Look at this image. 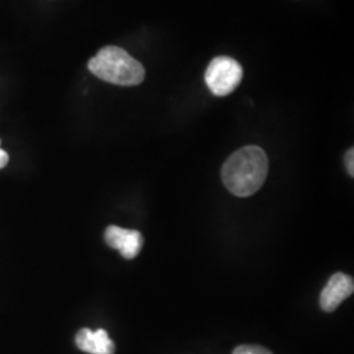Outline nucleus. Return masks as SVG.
Masks as SVG:
<instances>
[{
    "label": "nucleus",
    "mask_w": 354,
    "mask_h": 354,
    "mask_svg": "<svg viewBox=\"0 0 354 354\" xmlns=\"http://www.w3.org/2000/svg\"><path fill=\"white\" fill-rule=\"evenodd\" d=\"M76 345L80 351L89 354H114L115 345L105 329L91 330L83 328L76 335Z\"/></svg>",
    "instance_id": "obj_6"
},
{
    "label": "nucleus",
    "mask_w": 354,
    "mask_h": 354,
    "mask_svg": "<svg viewBox=\"0 0 354 354\" xmlns=\"http://www.w3.org/2000/svg\"><path fill=\"white\" fill-rule=\"evenodd\" d=\"M89 71L115 86H138L146 76L145 67L118 46H105L88 62Z\"/></svg>",
    "instance_id": "obj_2"
},
{
    "label": "nucleus",
    "mask_w": 354,
    "mask_h": 354,
    "mask_svg": "<svg viewBox=\"0 0 354 354\" xmlns=\"http://www.w3.org/2000/svg\"><path fill=\"white\" fill-rule=\"evenodd\" d=\"M232 354H272L266 348L257 346V345H241L238 346Z\"/></svg>",
    "instance_id": "obj_7"
},
{
    "label": "nucleus",
    "mask_w": 354,
    "mask_h": 354,
    "mask_svg": "<svg viewBox=\"0 0 354 354\" xmlns=\"http://www.w3.org/2000/svg\"><path fill=\"white\" fill-rule=\"evenodd\" d=\"M268 156L259 146L234 152L222 167V180L232 194L250 197L263 187L268 176Z\"/></svg>",
    "instance_id": "obj_1"
},
{
    "label": "nucleus",
    "mask_w": 354,
    "mask_h": 354,
    "mask_svg": "<svg viewBox=\"0 0 354 354\" xmlns=\"http://www.w3.org/2000/svg\"><path fill=\"white\" fill-rule=\"evenodd\" d=\"M241 64L227 55L214 58L206 68L205 83L215 96H227L232 93L243 79Z\"/></svg>",
    "instance_id": "obj_3"
},
{
    "label": "nucleus",
    "mask_w": 354,
    "mask_h": 354,
    "mask_svg": "<svg viewBox=\"0 0 354 354\" xmlns=\"http://www.w3.org/2000/svg\"><path fill=\"white\" fill-rule=\"evenodd\" d=\"M8 160H10L8 153L6 151H3V150L0 149V168H3V167H6V165H8Z\"/></svg>",
    "instance_id": "obj_9"
},
{
    "label": "nucleus",
    "mask_w": 354,
    "mask_h": 354,
    "mask_svg": "<svg viewBox=\"0 0 354 354\" xmlns=\"http://www.w3.org/2000/svg\"><path fill=\"white\" fill-rule=\"evenodd\" d=\"M354 150L353 149H349L346 153H345V167H346V171L351 176H354Z\"/></svg>",
    "instance_id": "obj_8"
},
{
    "label": "nucleus",
    "mask_w": 354,
    "mask_h": 354,
    "mask_svg": "<svg viewBox=\"0 0 354 354\" xmlns=\"http://www.w3.org/2000/svg\"><path fill=\"white\" fill-rule=\"evenodd\" d=\"M105 241L109 247L120 251L125 259L131 260L140 252L143 236L140 231L136 230L109 226L105 231Z\"/></svg>",
    "instance_id": "obj_5"
},
{
    "label": "nucleus",
    "mask_w": 354,
    "mask_h": 354,
    "mask_svg": "<svg viewBox=\"0 0 354 354\" xmlns=\"http://www.w3.org/2000/svg\"><path fill=\"white\" fill-rule=\"evenodd\" d=\"M353 291L354 282L352 277H349L345 273H335L322 291L320 307L326 313H332L346 298H349L353 294Z\"/></svg>",
    "instance_id": "obj_4"
}]
</instances>
